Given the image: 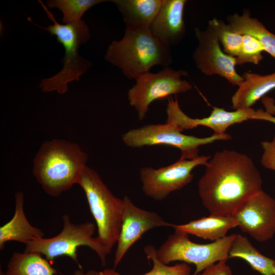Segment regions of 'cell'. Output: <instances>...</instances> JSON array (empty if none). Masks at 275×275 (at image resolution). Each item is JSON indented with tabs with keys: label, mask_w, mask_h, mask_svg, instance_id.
Wrapping results in <instances>:
<instances>
[{
	"label": "cell",
	"mask_w": 275,
	"mask_h": 275,
	"mask_svg": "<svg viewBox=\"0 0 275 275\" xmlns=\"http://www.w3.org/2000/svg\"><path fill=\"white\" fill-rule=\"evenodd\" d=\"M273 275H275V264H274V269H273Z\"/></svg>",
	"instance_id": "33"
},
{
	"label": "cell",
	"mask_w": 275,
	"mask_h": 275,
	"mask_svg": "<svg viewBox=\"0 0 275 275\" xmlns=\"http://www.w3.org/2000/svg\"><path fill=\"white\" fill-rule=\"evenodd\" d=\"M123 200L121 227L114 261L115 267L144 233L153 228L172 227L173 225L165 221L156 212L137 207L128 196H124Z\"/></svg>",
	"instance_id": "13"
},
{
	"label": "cell",
	"mask_w": 275,
	"mask_h": 275,
	"mask_svg": "<svg viewBox=\"0 0 275 275\" xmlns=\"http://www.w3.org/2000/svg\"><path fill=\"white\" fill-rule=\"evenodd\" d=\"M63 226L60 233L50 238L39 237L25 244L24 252L37 253L49 262L62 256L70 257L80 268L77 250L79 246H88L98 256L102 266L106 265L108 254L104 248L93 235L96 229L92 222L73 223L67 214L63 215Z\"/></svg>",
	"instance_id": "6"
},
{
	"label": "cell",
	"mask_w": 275,
	"mask_h": 275,
	"mask_svg": "<svg viewBox=\"0 0 275 275\" xmlns=\"http://www.w3.org/2000/svg\"><path fill=\"white\" fill-rule=\"evenodd\" d=\"M205 167L198 189L210 214L233 215L246 200L262 190L261 175L245 154L224 149L216 152Z\"/></svg>",
	"instance_id": "1"
},
{
	"label": "cell",
	"mask_w": 275,
	"mask_h": 275,
	"mask_svg": "<svg viewBox=\"0 0 275 275\" xmlns=\"http://www.w3.org/2000/svg\"><path fill=\"white\" fill-rule=\"evenodd\" d=\"M93 275H121L114 269L106 268L100 271H94Z\"/></svg>",
	"instance_id": "31"
},
{
	"label": "cell",
	"mask_w": 275,
	"mask_h": 275,
	"mask_svg": "<svg viewBox=\"0 0 275 275\" xmlns=\"http://www.w3.org/2000/svg\"><path fill=\"white\" fill-rule=\"evenodd\" d=\"M156 249L152 245L144 248L147 258L153 263L152 269L140 275H191V268L187 263L182 262L174 265H169L160 262L156 255Z\"/></svg>",
	"instance_id": "25"
},
{
	"label": "cell",
	"mask_w": 275,
	"mask_h": 275,
	"mask_svg": "<svg viewBox=\"0 0 275 275\" xmlns=\"http://www.w3.org/2000/svg\"><path fill=\"white\" fill-rule=\"evenodd\" d=\"M122 14L125 30L150 29L162 0H112Z\"/></svg>",
	"instance_id": "17"
},
{
	"label": "cell",
	"mask_w": 275,
	"mask_h": 275,
	"mask_svg": "<svg viewBox=\"0 0 275 275\" xmlns=\"http://www.w3.org/2000/svg\"><path fill=\"white\" fill-rule=\"evenodd\" d=\"M195 34L198 45L193 59L196 68L206 75H218L232 85L238 86L243 78L236 71L235 58L222 50L212 27L208 23L204 30L196 27Z\"/></svg>",
	"instance_id": "11"
},
{
	"label": "cell",
	"mask_w": 275,
	"mask_h": 275,
	"mask_svg": "<svg viewBox=\"0 0 275 275\" xmlns=\"http://www.w3.org/2000/svg\"><path fill=\"white\" fill-rule=\"evenodd\" d=\"M15 212L12 218L0 227V250L6 242L15 241L25 244L34 239L43 237L44 233L31 225L24 213V195L22 191L15 195Z\"/></svg>",
	"instance_id": "16"
},
{
	"label": "cell",
	"mask_w": 275,
	"mask_h": 275,
	"mask_svg": "<svg viewBox=\"0 0 275 275\" xmlns=\"http://www.w3.org/2000/svg\"><path fill=\"white\" fill-rule=\"evenodd\" d=\"M240 51L235 58L236 65L252 63L257 65L263 59L262 52L265 51L262 44L254 37L243 35Z\"/></svg>",
	"instance_id": "26"
},
{
	"label": "cell",
	"mask_w": 275,
	"mask_h": 275,
	"mask_svg": "<svg viewBox=\"0 0 275 275\" xmlns=\"http://www.w3.org/2000/svg\"><path fill=\"white\" fill-rule=\"evenodd\" d=\"M56 269L42 255L34 252H14L6 270L0 275H55Z\"/></svg>",
	"instance_id": "21"
},
{
	"label": "cell",
	"mask_w": 275,
	"mask_h": 275,
	"mask_svg": "<svg viewBox=\"0 0 275 275\" xmlns=\"http://www.w3.org/2000/svg\"><path fill=\"white\" fill-rule=\"evenodd\" d=\"M227 260L218 262L205 269L201 272L193 275H233Z\"/></svg>",
	"instance_id": "28"
},
{
	"label": "cell",
	"mask_w": 275,
	"mask_h": 275,
	"mask_svg": "<svg viewBox=\"0 0 275 275\" xmlns=\"http://www.w3.org/2000/svg\"><path fill=\"white\" fill-rule=\"evenodd\" d=\"M38 2L53 24L47 26L34 24L56 36L65 50L62 69L54 75L42 79L39 87L43 92L56 91L59 94H64L68 91V83L79 80L80 77L92 66L89 60L78 53L80 46L89 40L90 32L88 25L82 19L70 23H59L47 6L42 1Z\"/></svg>",
	"instance_id": "4"
},
{
	"label": "cell",
	"mask_w": 275,
	"mask_h": 275,
	"mask_svg": "<svg viewBox=\"0 0 275 275\" xmlns=\"http://www.w3.org/2000/svg\"><path fill=\"white\" fill-rule=\"evenodd\" d=\"M253 120L267 121L275 124V117L269 113L260 109L255 111Z\"/></svg>",
	"instance_id": "29"
},
{
	"label": "cell",
	"mask_w": 275,
	"mask_h": 275,
	"mask_svg": "<svg viewBox=\"0 0 275 275\" xmlns=\"http://www.w3.org/2000/svg\"><path fill=\"white\" fill-rule=\"evenodd\" d=\"M182 132L179 128L168 123L149 124L129 130L122 135V139L126 146L134 148L157 145L174 147L180 150V159H191L199 156V147L215 141H227L232 138L227 133H214L208 137L198 138Z\"/></svg>",
	"instance_id": "8"
},
{
	"label": "cell",
	"mask_w": 275,
	"mask_h": 275,
	"mask_svg": "<svg viewBox=\"0 0 275 275\" xmlns=\"http://www.w3.org/2000/svg\"><path fill=\"white\" fill-rule=\"evenodd\" d=\"M186 71L164 67L157 73L148 72L135 79V84L128 91L129 104L137 112L140 120L144 119L153 101L182 93L193 88L192 85L183 79Z\"/></svg>",
	"instance_id": "9"
},
{
	"label": "cell",
	"mask_w": 275,
	"mask_h": 275,
	"mask_svg": "<svg viewBox=\"0 0 275 275\" xmlns=\"http://www.w3.org/2000/svg\"><path fill=\"white\" fill-rule=\"evenodd\" d=\"M209 156H199L191 159L179 158L174 163L157 169L142 168L140 170L142 189L147 196L161 201L173 191L180 190L193 180V170L197 166H206Z\"/></svg>",
	"instance_id": "10"
},
{
	"label": "cell",
	"mask_w": 275,
	"mask_h": 275,
	"mask_svg": "<svg viewBox=\"0 0 275 275\" xmlns=\"http://www.w3.org/2000/svg\"><path fill=\"white\" fill-rule=\"evenodd\" d=\"M236 235L200 244L191 241L187 234L175 230L156 249V257L165 264L176 261L193 264L196 266L194 274H197L218 262L229 259V252Z\"/></svg>",
	"instance_id": "7"
},
{
	"label": "cell",
	"mask_w": 275,
	"mask_h": 275,
	"mask_svg": "<svg viewBox=\"0 0 275 275\" xmlns=\"http://www.w3.org/2000/svg\"><path fill=\"white\" fill-rule=\"evenodd\" d=\"M87 159L86 153L75 143L45 141L34 158L33 174L46 194L57 197L77 184Z\"/></svg>",
	"instance_id": "3"
},
{
	"label": "cell",
	"mask_w": 275,
	"mask_h": 275,
	"mask_svg": "<svg viewBox=\"0 0 275 275\" xmlns=\"http://www.w3.org/2000/svg\"><path fill=\"white\" fill-rule=\"evenodd\" d=\"M241 76L243 80L231 98L232 107L235 110L251 108L259 99L275 89V72L264 75L245 72Z\"/></svg>",
	"instance_id": "18"
},
{
	"label": "cell",
	"mask_w": 275,
	"mask_h": 275,
	"mask_svg": "<svg viewBox=\"0 0 275 275\" xmlns=\"http://www.w3.org/2000/svg\"><path fill=\"white\" fill-rule=\"evenodd\" d=\"M94 270H89L86 272H85L81 268L75 270L73 275H93Z\"/></svg>",
	"instance_id": "32"
},
{
	"label": "cell",
	"mask_w": 275,
	"mask_h": 275,
	"mask_svg": "<svg viewBox=\"0 0 275 275\" xmlns=\"http://www.w3.org/2000/svg\"><path fill=\"white\" fill-rule=\"evenodd\" d=\"M263 150L261 159L262 165L266 169L275 171V137L271 141L261 143Z\"/></svg>",
	"instance_id": "27"
},
{
	"label": "cell",
	"mask_w": 275,
	"mask_h": 275,
	"mask_svg": "<svg viewBox=\"0 0 275 275\" xmlns=\"http://www.w3.org/2000/svg\"><path fill=\"white\" fill-rule=\"evenodd\" d=\"M255 110L252 108L227 111L223 108L213 107L210 115L203 118H192L181 109L177 99H169L166 108V123L184 130L192 129L199 126L211 128L214 134H223L231 125L249 120H253Z\"/></svg>",
	"instance_id": "14"
},
{
	"label": "cell",
	"mask_w": 275,
	"mask_h": 275,
	"mask_svg": "<svg viewBox=\"0 0 275 275\" xmlns=\"http://www.w3.org/2000/svg\"><path fill=\"white\" fill-rule=\"evenodd\" d=\"M77 184L83 189L95 221L100 243L109 254L120 232L123 200L115 196L96 171L86 166Z\"/></svg>",
	"instance_id": "5"
},
{
	"label": "cell",
	"mask_w": 275,
	"mask_h": 275,
	"mask_svg": "<svg viewBox=\"0 0 275 275\" xmlns=\"http://www.w3.org/2000/svg\"><path fill=\"white\" fill-rule=\"evenodd\" d=\"M262 102L266 108V112L271 115H275V105L272 99L265 97L263 99Z\"/></svg>",
	"instance_id": "30"
},
{
	"label": "cell",
	"mask_w": 275,
	"mask_h": 275,
	"mask_svg": "<svg viewBox=\"0 0 275 275\" xmlns=\"http://www.w3.org/2000/svg\"><path fill=\"white\" fill-rule=\"evenodd\" d=\"M227 20L239 34L254 37L262 44L265 51L275 59V34L269 32L258 19L251 17L249 10H244L241 15L237 13L230 15Z\"/></svg>",
	"instance_id": "20"
},
{
	"label": "cell",
	"mask_w": 275,
	"mask_h": 275,
	"mask_svg": "<svg viewBox=\"0 0 275 275\" xmlns=\"http://www.w3.org/2000/svg\"><path fill=\"white\" fill-rule=\"evenodd\" d=\"M186 0H162L160 10L150 30L171 46L177 45L186 33L184 10Z\"/></svg>",
	"instance_id": "15"
},
{
	"label": "cell",
	"mask_w": 275,
	"mask_h": 275,
	"mask_svg": "<svg viewBox=\"0 0 275 275\" xmlns=\"http://www.w3.org/2000/svg\"><path fill=\"white\" fill-rule=\"evenodd\" d=\"M231 258L244 260L262 275H273L275 260L262 254L243 235H236L229 252Z\"/></svg>",
	"instance_id": "22"
},
{
	"label": "cell",
	"mask_w": 275,
	"mask_h": 275,
	"mask_svg": "<svg viewBox=\"0 0 275 275\" xmlns=\"http://www.w3.org/2000/svg\"><path fill=\"white\" fill-rule=\"evenodd\" d=\"M104 58L130 80L154 66L169 67L173 61L170 46L150 29L125 30L121 40L108 45Z\"/></svg>",
	"instance_id": "2"
},
{
	"label": "cell",
	"mask_w": 275,
	"mask_h": 275,
	"mask_svg": "<svg viewBox=\"0 0 275 275\" xmlns=\"http://www.w3.org/2000/svg\"><path fill=\"white\" fill-rule=\"evenodd\" d=\"M214 29L223 51L234 58L238 56L242 44L243 35L233 30L228 23L214 18L208 23Z\"/></svg>",
	"instance_id": "24"
},
{
	"label": "cell",
	"mask_w": 275,
	"mask_h": 275,
	"mask_svg": "<svg viewBox=\"0 0 275 275\" xmlns=\"http://www.w3.org/2000/svg\"><path fill=\"white\" fill-rule=\"evenodd\" d=\"M237 227V222L233 215L210 214L184 224H173L172 228L188 235L215 241L226 237L230 230Z\"/></svg>",
	"instance_id": "19"
},
{
	"label": "cell",
	"mask_w": 275,
	"mask_h": 275,
	"mask_svg": "<svg viewBox=\"0 0 275 275\" xmlns=\"http://www.w3.org/2000/svg\"><path fill=\"white\" fill-rule=\"evenodd\" d=\"M233 216L241 230L259 242L275 234V199L263 190L246 200Z\"/></svg>",
	"instance_id": "12"
},
{
	"label": "cell",
	"mask_w": 275,
	"mask_h": 275,
	"mask_svg": "<svg viewBox=\"0 0 275 275\" xmlns=\"http://www.w3.org/2000/svg\"><path fill=\"white\" fill-rule=\"evenodd\" d=\"M105 0H49L47 6L49 8H57L63 13L64 24L70 23L81 19L82 16L89 9Z\"/></svg>",
	"instance_id": "23"
}]
</instances>
